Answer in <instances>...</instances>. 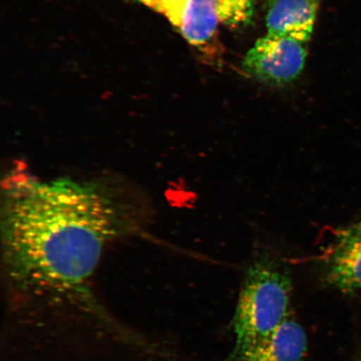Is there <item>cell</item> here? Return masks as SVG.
<instances>
[{
    "mask_svg": "<svg viewBox=\"0 0 361 361\" xmlns=\"http://www.w3.org/2000/svg\"><path fill=\"white\" fill-rule=\"evenodd\" d=\"M141 216L114 180H10L1 210L8 281L30 297L87 295L104 250Z\"/></svg>",
    "mask_w": 361,
    "mask_h": 361,
    "instance_id": "obj_1",
    "label": "cell"
},
{
    "mask_svg": "<svg viewBox=\"0 0 361 361\" xmlns=\"http://www.w3.org/2000/svg\"><path fill=\"white\" fill-rule=\"evenodd\" d=\"M293 283L286 268L269 257L248 266L233 316L235 345L245 350L268 337L288 318Z\"/></svg>",
    "mask_w": 361,
    "mask_h": 361,
    "instance_id": "obj_2",
    "label": "cell"
},
{
    "mask_svg": "<svg viewBox=\"0 0 361 361\" xmlns=\"http://www.w3.org/2000/svg\"><path fill=\"white\" fill-rule=\"evenodd\" d=\"M307 45L295 38L266 34L246 54L243 69L261 82L276 87L287 85L303 71Z\"/></svg>",
    "mask_w": 361,
    "mask_h": 361,
    "instance_id": "obj_3",
    "label": "cell"
},
{
    "mask_svg": "<svg viewBox=\"0 0 361 361\" xmlns=\"http://www.w3.org/2000/svg\"><path fill=\"white\" fill-rule=\"evenodd\" d=\"M165 16L187 42L210 55L218 43L219 18L213 0H135Z\"/></svg>",
    "mask_w": 361,
    "mask_h": 361,
    "instance_id": "obj_4",
    "label": "cell"
},
{
    "mask_svg": "<svg viewBox=\"0 0 361 361\" xmlns=\"http://www.w3.org/2000/svg\"><path fill=\"white\" fill-rule=\"evenodd\" d=\"M324 281L344 293L361 288V221L338 232L324 265Z\"/></svg>",
    "mask_w": 361,
    "mask_h": 361,
    "instance_id": "obj_5",
    "label": "cell"
},
{
    "mask_svg": "<svg viewBox=\"0 0 361 361\" xmlns=\"http://www.w3.org/2000/svg\"><path fill=\"white\" fill-rule=\"evenodd\" d=\"M308 338L303 327L288 318L276 331L247 348L233 351L228 361H304Z\"/></svg>",
    "mask_w": 361,
    "mask_h": 361,
    "instance_id": "obj_6",
    "label": "cell"
},
{
    "mask_svg": "<svg viewBox=\"0 0 361 361\" xmlns=\"http://www.w3.org/2000/svg\"><path fill=\"white\" fill-rule=\"evenodd\" d=\"M319 4L320 0H270L266 34L309 43Z\"/></svg>",
    "mask_w": 361,
    "mask_h": 361,
    "instance_id": "obj_7",
    "label": "cell"
},
{
    "mask_svg": "<svg viewBox=\"0 0 361 361\" xmlns=\"http://www.w3.org/2000/svg\"><path fill=\"white\" fill-rule=\"evenodd\" d=\"M219 23L229 28L245 26L254 16L256 0H213Z\"/></svg>",
    "mask_w": 361,
    "mask_h": 361,
    "instance_id": "obj_8",
    "label": "cell"
},
{
    "mask_svg": "<svg viewBox=\"0 0 361 361\" xmlns=\"http://www.w3.org/2000/svg\"><path fill=\"white\" fill-rule=\"evenodd\" d=\"M359 361H361V360H359Z\"/></svg>",
    "mask_w": 361,
    "mask_h": 361,
    "instance_id": "obj_9",
    "label": "cell"
}]
</instances>
